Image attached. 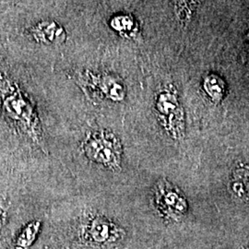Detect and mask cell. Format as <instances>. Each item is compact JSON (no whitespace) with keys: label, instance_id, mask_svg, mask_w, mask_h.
Returning <instances> with one entry per match:
<instances>
[{"label":"cell","instance_id":"1","mask_svg":"<svg viewBox=\"0 0 249 249\" xmlns=\"http://www.w3.org/2000/svg\"><path fill=\"white\" fill-rule=\"evenodd\" d=\"M85 156L107 169L116 171L122 162L123 146L117 136L107 130L87 134L81 144Z\"/></svg>","mask_w":249,"mask_h":249},{"label":"cell","instance_id":"2","mask_svg":"<svg viewBox=\"0 0 249 249\" xmlns=\"http://www.w3.org/2000/svg\"><path fill=\"white\" fill-rule=\"evenodd\" d=\"M155 113L161 127L173 140H181L186 132L185 111L173 86L160 89L155 99Z\"/></svg>","mask_w":249,"mask_h":249},{"label":"cell","instance_id":"3","mask_svg":"<svg viewBox=\"0 0 249 249\" xmlns=\"http://www.w3.org/2000/svg\"><path fill=\"white\" fill-rule=\"evenodd\" d=\"M4 106L9 116L20 123L30 138L42 147L44 142L41 121L32 102L25 98L19 90H16L5 100Z\"/></svg>","mask_w":249,"mask_h":249},{"label":"cell","instance_id":"4","mask_svg":"<svg viewBox=\"0 0 249 249\" xmlns=\"http://www.w3.org/2000/svg\"><path fill=\"white\" fill-rule=\"evenodd\" d=\"M80 84L91 95L111 102H122L126 95L124 82L119 78L105 73L86 71L80 77Z\"/></svg>","mask_w":249,"mask_h":249},{"label":"cell","instance_id":"5","mask_svg":"<svg viewBox=\"0 0 249 249\" xmlns=\"http://www.w3.org/2000/svg\"><path fill=\"white\" fill-rule=\"evenodd\" d=\"M155 202L160 213L170 218L183 215L187 209L185 198L166 181L158 183L155 190Z\"/></svg>","mask_w":249,"mask_h":249},{"label":"cell","instance_id":"6","mask_svg":"<svg viewBox=\"0 0 249 249\" xmlns=\"http://www.w3.org/2000/svg\"><path fill=\"white\" fill-rule=\"evenodd\" d=\"M85 232L90 240L99 245H109L122 237L123 230L111 220L97 215L89 220Z\"/></svg>","mask_w":249,"mask_h":249},{"label":"cell","instance_id":"7","mask_svg":"<svg viewBox=\"0 0 249 249\" xmlns=\"http://www.w3.org/2000/svg\"><path fill=\"white\" fill-rule=\"evenodd\" d=\"M36 42L44 45H62L67 39L64 27L54 20H43L32 29Z\"/></svg>","mask_w":249,"mask_h":249},{"label":"cell","instance_id":"8","mask_svg":"<svg viewBox=\"0 0 249 249\" xmlns=\"http://www.w3.org/2000/svg\"><path fill=\"white\" fill-rule=\"evenodd\" d=\"M203 89L214 104L218 105L223 101L226 93L224 80L216 74H209L203 80Z\"/></svg>","mask_w":249,"mask_h":249},{"label":"cell","instance_id":"9","mask_svg":"<svg viewBox=\"0 0 249 249\" xmlns=\"http://www.w3.org/2000/svg\"><path fill=\"white\" fill-rule=\"evenodd\" d=\"M42 227V222L35 220L28 223L18 235L15 249H29L36 242Z\"/></svg>","mask_w":249,"mask_h":249},{"label":"cell","instance_id":"10","mask_svg":"<svg viewBox=\"0 0 249 249\" xmlns=\"http://www.w3.org/2000/svg\"><path fill=\"white\" fill-rule=\"evenodd\" d=\"M110 27L120 36L130 37L137 32V22L132 16L120 14L111 18Z\"/></svg>","mask_w":249,"mask_h":249},{"label":"cell","instance_id":"11","mask_svg":"<svg viewBox=\"0 0 249 249\" xmlns=\"http://www.w3.org/2000/svg\"><path fill=\"white\" fill-rule=\"evenodd\" d=\"M177 4V15L178 18L183 24L187 23L195 10L196 7V2H178Z\"/></svg>","mask_w":249,"mask_h":249},{"label":"cell","instance_id":"12","mask_svg":"<svg viewBox=\"0 0 249 249\" xmlns=\"http://www.w3.org/2000/svg\"><path fill=\"white\" fill-rule=\"evenodd\" d=\"M246 40H247V41H248V43H249V32H248V33H247V35H246Z\"/></svg>","mask_w":249,"mask_h":249},{"label":"cell","instance_id":"13","mask_svg":"<svg viewBox=\"0 0 249 249\" xmlns=\"http://www.w3.org/2000/svg\"><path fill=\"white\" fill-rule=\"evenodd\" d=\"M1 223H2V220H1V216H0V225H1Z\"/></svg>","mask_w":249,"mask_h":249}]
</instances>
